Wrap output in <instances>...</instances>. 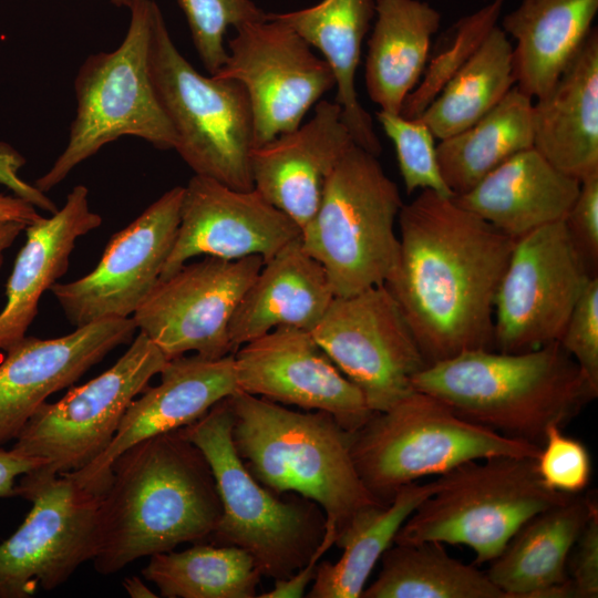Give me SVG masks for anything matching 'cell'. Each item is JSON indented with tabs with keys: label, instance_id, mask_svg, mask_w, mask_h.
<instances>
[{
	"label": "cell",
	"instance_id": "obj_1",
	"mask_svg": "<svg viewBox=\"0 0 598 598\" xmlns=\"http://www.w3.org/2000/svg\"><path fill=\"white\" fill-rule=\"evenodd\" d=\"M384 281L427 365L494 348V300L515 240L453 196L422 189L399 216Z\"/></svg>",
	"mask_w": 598,
	"mask_h": 598
},
{
	"label": "cell",
	"instance_id": "obj_2",
	"mask_svg": "<svg viewBox=\"0 0 598 598\" xmlns=\"http://www.w3.org/2000/svg\"><path fill=\"white\" fill-rule=\"evenodd\" d=\"M221 511L212 468L181 429L141 441L112 465L94 567L112 575L142 557L209 539Z\"/></svg>",
	"mask_w": 598,
	"mask_h": 598
},
{
	"label": "cell",
	"instance_id": "obj_3",
	"mask_svg": "<svg viewBox=\"0 0 598 598\" xmlns=\"http://www.w3.org/2000/svg\"><path fill=\"white\" fill-rule=\"evenodd\" d=\"M412 384L467 421L537 446L549 426L563 427L598 395L558 342L516 353L466 351L426 365Z\"/></svg>",
	"mask_w": 598,
	"mask_h": 598
},
{
	"label": "cell",
	"instance_id": "obj_4",
	"mask_svg": "<svg viewBox=\"0 0 598 598\" xmlns=\"http://www.w3.org/2000/svg\"><path fill=\"white\" fill-rule=\"evenodd\" d=\"M235 448L251 475L280 495L315 502L337 533L378 502L351 454L352 433L323 411L300 412L241 391L229 396Z\"/></svg>",
	"mask_w": 598,
	"mask_h": 598
},
{
	"label": "cell",
	"instance_id": "obj_5",
	"mask_svg": "<svg viewBox=\"0 0 598 598\" xmlns=\"http://www.w3.org/2000/svg\"><path fill=\"white\" fill-rule=\"evenodd\" d=\"M233 423L228 396L181 429L206 457L221 501V516L209 539L246 550L265 577L288 578L320 544L324 513L312 501H282L260 484L235 448Z\"/></svg>",
	"mask_w": 598,
	"mask_h": 598
},
{
	"label": "cell",
	"instance_id": "obj_6",
	"mask_svg": "<svg viewBox=\"0 0 598 598\" xmlns=\"http://www.w3.org/2000/svg\"><path fill=\"white\" fill-rule=\"evenodd\" d=\"M155 0H132L123 42L112 52L86 58L74 80L76 111L69 142L51 168L38 178L44 193L104 145L131 135L158 150H175L176 133L152 76L151 47Z\"/></svg>",
	"mask_w": 598,
	"mask_h": 598
},
{
	"label": "cell",
	"instance_id": "obj_7",
	"mask_svg": "<svg viewBox=\"0 0 598 598\" xmlns=\"http://www.w3.org/2000/svg\"><path fill=\"white\" fill-rule=\"evenodd\" d=\"M540 446L508 437L456 414L441 400L414 390L352 433L357 472L380 503L400 488L443 475L470 461L494 456L536 458Z\"/></svg>",
	"mask_w": 598,
	"mask_h": 598
},
{
	"label": "cell",
	"instance_id": "obj_8",
	"mask_svg": "<svg viewBox=\"0 0 598 598\" xmlns=\"http://www.w3.org/2000/svg\"><path fill=\"white\" fill-rule=\"evenodd\" d=\"M569 496L544 485L536 458L470 461L437 477L435 491L404 522L394 544L465 545L476 565L489 563L524 523Z\"/></svg>",
	"mask_w": 598,
	"mask_h": 598
},
{
	"label": "cell",
	"instance_id": "obj_9",
	"mask_svg": "<svg viewBox=\"0 0 598 598\" xmlns=\"http://www.w3.org/2000/svg\"><path fill=\"white\" fill-rule=\"evenodd\" d=\"M402 205L378 156L353 144L301 230L303 249L324 268L336 297L384 283L399 257L395 221Z\"/></svg>",
	"mask_w": 598,
	"mask_h": 598
},
{
	"label": "cell",
	"instance_id": "obj_10",
	"mask_svg": "<svg viewBox=\"0 0 598 598\" xmlns=\"http://www.w3.org/2000/svg\"><path fill=\"white\" fill-rule=\"evenodd\" d=\"M151 68L182 159L195 175L233 189H252L254 118L246 89L236 80L200 74L176 48L158 6Z\"/></svg>",
	"mask_w": 598,
	"mask_h": 598
},
{
	"label": "cell",
	"instance_id": "obj_11",
	"mask_svg": "<svg viewBox=\"0 0 598 598\" xmlns=\"http://www.w3.org/2000/svg\"><path fill=\"white\" fill-rule=\"evenodd\" d=\"M142 332L106 371L71 388L56 402H44L28 420L11 448L44 465L30 472L55 476L92 463L112 442L130 403L167 362Z\"/></svg>",
	"mask_w": 598,
	"mask_h": 598
},
{
	"label": "cell",
	"instance_id": "obj_12",
	"mask_svg": "<svg viewBox=\"0 0 598 598\" xmlns=\"http://www.w3.org/2000/svg\"><path fill=\"white\" fill-rule=\"evenodd\" d=\"M16 494L32 507L20 527L0 543V598H28L52 590L92 560L99 540L102 494L68 474L20 476Z\"/></svg>",
	"mask_w": 598,
	"mask_h": 598
},
{
	"label": "cell",
	"instance_id": "obj_13",
	"mask_svg": "<svg viewBox=\"0 0 598 598\" xmlns=\"http://www.w3.org/2000/svg\"><path fill=\"white\" fill-rule=\"evenodd\" d=\"M594 275L564 220L515 240L494 300V348L525 352L558 342Z\"/></svg>",
	"mask_w": 598,
	"mask_h": 598
},
{
	"label": "cell",
	"instance_id": "obj_14",
	"mask_svg": "<svg viewBox=\"0 0 598 598\" xmlns=\"http://www.w3.org/2000/svg\"><path fill=\"white\" fill-rule=\"evenodd\" d=\"M310 332L373 412L414 391L413 377L427 365L384 285L334 297Z\"/></svg>",
	"mask_w": 598,
	"mask_h": 598
},
{
	"label": "cell",
	"instance_id": "obj_15",
	"mask_svg": "<svg viewBox=\"0 0 598 598\" xmlns=\"http://www.w3.org/2000/svg\"><path fill=\"white\" fill-rule=\"evenodd\" d=\"M228 58L213 76L240 82L254 118V148L300 126L333 86L332 70L295 30L266 18L235 29Z\"/></svg>",
	"mask_w": 598,
	"mask_h": 598
},
{
	"label": "cell",
	"instance_id": "obj_16",
	"mask_svg": "<svg viewBox=\"0 0 598 598\" xmlns=\"http://www.w3.org/2000/svg\"><path fill=\"white\" fill-rule=\"evenodd\" d=\"M264 265L260 256L228 260L205 256L158 280L132 318L167 358L194 352L207 359L233 353V315Z\"/></svg>",
	"mask_w": 598,
	"mask_h": 598
},
{
	"label": "cell",
	"instance_id": "obj_17",
	"mask_svg": "<svg viewBox=\"0 0 598 598\" xmlns=\"http://www.w3.org/2000/svg\"><path fill=\"white\" fill-rule=\"evenodd\" d=\"M183 194L184 186L171 188L115 233L91 272L51 286V292L75 328L133 316L158 282L171 254Z\"/></svg>",
	"mask_w": 598,
	"mask_h": 598
},
{
	"label": "cell",
	"instance_id": "obj_18",
	"mask_svg": "<svg viewBox=\"0 0 598 598\" xmlns=\"http://www.w3.org/2000/svg\"><path fill=\"white\" fill-rule=\"evenodd\" d=\"M233 354L241 392L327 412L349 432L358 431L373 414L361 390L308 330L278 327L244 343Z\"/></svg>",
	"mask_w": 598,
	"mask_h": 598
},
{
	"label": "cell",
	"instance_id": "obj_19",
	"mask_svg": "<svg viewBox=\"0 0 598 598\" xmlns=\"http://www.w3.org/2000/svg\"><path fill=\"white\" fill-rule=\"evenodd\" d=\"M300 238V227L255 188L237 190L194 175L184 186L176 238L158 280L196 256H260L265 262Z\"/></svg>",
	"mask_w": 598,
	"mask_h": 598
},
{
	"label": "cell",
	"instance_id": "obj_20",
	"mask_svg": "<svg viewBox=\"0 0 598 598\" xmlns=\"http://www.w3.org/2000/svg\"><path fill=\"white\" fill-rule=\"evenodd\" d=\"M159 375L157 385L147 386L130 403L106 450L84 468L65 473L80 486L103 494L112 465L122 453L148 437L195 422L239 391L233 353L220 359L184 354L168 360Z\"/></svg>",
	"mask_w": 598,
	"mask_h": 598
},
{
	"label": "cell",
	"instance_id": "obj_21",
	"mask_svg": "<svg viewBox=\"0 0 598 598\" xmlns=\"http://www.w3.org/2000/svg\"><path fill=\"white\" fill-rule=\"evenodd\" d=\"M136 330L132 317L104 319L54 339L24 337L9 348L0 363V445L18 437L49 395L130 343Z\"/></svg>",
	"mask_w": 598,
	"mask_h": 598
},
{
	"label": "cell",
	"instance_id": "obj_22",
	"mask_svg": "<svg viewBox=\"0 0 598 598\" xmlns=\"http://www.w3.org/2000/svg\"><path fill=\"white\" fill-rule=\"evenodd\" d=\"M353 144L340 105L319 101L306 124L251 150L254 188L302 230L320 205L328 178Z\"/></svg>",
	"mask_w": 598,
	"mask_h": 598
},
{
	"label": "cell",
	"instance_id": "obj_23",
	"mask_svg": "<svg viewBox=\"0 0 598 598\" xmlns=\"http://www.w3.org/2000/svg\"><path fill=\"white\" fill-rule=\"evenodd\" d=\"M597 508L594 492H582L537 513L489 561L486 575L505 598H577L567 573L568 557Z\"/></svg>",
	"mask_w": 598,
	"mask_h": 598
},
{
	"label": "cell",
	"instance_id": "obj_24",
	"mask_svg": "<svg viewBox=\"0 0 598 598\" xmlns=\"http://www.w3.org/2000/svg\"><path fill=\"white\" fill-rule=\"evenodd\" d=\"M534 145L578 181L598 171V31L594 27L554 85L533 102Z\"/></svg>",
	"mask_w": 598,
	"mask_h": 598
},
{
	"label": "cell",
	"instance_id": "obj_25",
	"mask_svg": "<svg viewBox=\"0 0 598 598\" xmlns=\"http://www.w3.org/2000/svg\"><path fill=\"white\" fill-rule=\"evenodd\" d=\"M579 187L580 181L560 172L530 147L509 157L453 199L516 240L564 220Z\"/></svg>",
	"mask_w": 598,
	"mask_h": 598
},
{
	"label": "cell",
	"instance_id": "obj_26",
	"mask_svg": "<svg viewBox=\"0 0 598 598\" xmlns=\"http://www.w3.org/2000/svg\"><path fill=\"white\" fill-rule=\"evenodd\" d=\"M87 196L89 189L76 185L62 208L25 227V244L8 279L7 302L0 312L1 350L25 337L42 293L66 272L78 238L102 224V217L90 210Z\"/></svg>",
	"mask_w": 598,
	"mask_h": 598
},
{
	"label": "cell",
	"instance_id": "obj_27",
	"mask_svg": "<svg viewBox=\"0 0 598 598\" xmlns=\"http://www.w3.org/2000/svg\"><path fill=\"white\" fill-rule=\"evenodd\" d=\"M336 297L324 268L301 238L264 262L241 297L229 324L233 353L278 327L311 331Z\"/></svg>",
	"mask_w": 598,
	"mask_h": 598
},
{
	"label": "cell",
	"instance_id": "obj_28",
	"mask_svg": "<svg viewBox=\"0 0 598 598\" xmlns=\"http://www.w3.org/2000/svg\"><path fill=\"white\" fill-rule=\"evenodd\" d=\"M268 16L290 27L322 53L334 76L342 122L354 144L379 156L380 140L355 89L362 41L375 16V1L322 0L302 10Z\"/></svg>",
	"mask_w": 598,
	"mask_h": 598
},
{
	"label": "cell",
	"instance_id": "obj_29",
	"mask_svg": "<svg viewBox=\"0 0 598 598\" xmlns=\"http://www.w3.org/2000/svg\"><path fill=\"white\" fill-rule=\"evenodd\" d=\"M598 0H520L502 19L515 41V85L532 99L557 81L591 31Z\"/></svg>",
	"mask_w": 598,
	"mask_h": 598
},
{
	"label": "cell",
	"instance_id": "obj_30",
	"mask_svg": "<svg viewBox=\"0 0 598 598\" xmlns=\"http://www.w3.org/2000/svg\"><path fill=\"white\" fill-rule=\"evenodd\" d=\"M368 40L365 86L380 111L400 114L424 72L441 13L421 0H375Z\"/></svg>",
	"mask_w": 598,
	"mask_h": 598
},
{
	"label": "cell",
	"instance_id": "obj_31",
	"mask_svg": "<svg viewBox=\"0 0 598 598\" xmlns=\"http://www.w3.org/2000/svg\"><path fill=\"white\" fill-rule=\"evenodd\" d=\"M436 488V480L403 486L385 505L358 513L337 533L334 544L342 549L338 561L318 564L309 598H359L367 580L410 515Z\"/></svg>",
	"mask_w": 598,
	"mask_h": 598
},
{
	"label": "cell",
	"instance_id": "obj_32",
	"mask_svg": "<svg viewBox=\"0 0 598 598\" xmlns=\"http://www.w3.org/2000/svg\"><path fill=\"white\" fill-rule=\"evenodd\" d=\"M533 145V99L514 85L472 126L441 140L436 157L441 176L455 196Z\"/></svg>",
	"mask_w": 598,
	"mask_h": 598
},
{
	"label": "cell",
	"instance_id": "obj_33",
	"mask_svg": "<svg viewBox=\"0 0 598 598\" xmlns=\"http://www.w3.org/2000/svg\"><path fill=\"white\" fill-rule=\"evenodd\" d=\"M361 598H505L473 565L464 564L442 543L394 544L381 557L378 578Z\"/></svg>",
	"mask_w": 598,
	"mask_h": 598
},
{
	"label": "cell",
	"instance_id": "obj_34",
	"mask_svg": "<svg viewBox=\"0 0 598 598\" xmlns=\"http://www.w3.org/2000/svg\"><path fill=\"white\" fill-rule=\"evenodd\" d=\"M514 85L513 44L496 25L419 118L444 140L481 120Z\"/></svg>",
	"mask_w": 598,
	"mask_h": 598
},
{
	"label": "cell",
	"instance_id": "obj_35",
	"mask_svg": "<svg viewBox=\"0 0 598 598\" xmlns=\"http://www.w3.org/2000/svg\"><path fill=\"white\" fill-rule=\"evenodd\" d=\"M142 575L165 598H254L262 577L246 550L202 543L151 556Z\"/></svg>",
	"mask_w": 598,
	"mask_h": 598
},
{
	"label": "cell",
	"instance_id": "obj_36",
	"mask_svg": "<svg viewBox=\"0 0 598 598\" xmlns=\"http://www.w3.org/2000/svg\"><path fill=\"white\" fill-rule=\"evenodd\" d=\"M503 3L504 0H493L453 24L442 49L424 69L422 80L404 100L400 112L402 116L417 118L423 113L497 25Z\"/></svg>",
	"mask_w": 598,
	"mask_h": 598
},
{
	"label": "cell",
	"instance_id": "obj_37",
	"mask_svg": "<svg viewBox=\"0 0 598 598\" xmlns=\"http://www.w3.org/2000/svg\"><path fill=\"white\" fill-rule=\"evenodd\" d=\"M375 115L394 145L406 193L431 189L444 196H453L441 176L435 137L427 125L419 117L406 118L384 111H378Z\"/></svg>",
	"mask_w": 598,
	"mask_h": 598
},
{
	"label": "cell",
	"instance_id": "obj_38",
	"mask_svg": "<svg viewBox=\"0 0 598 598\" xmlns=\"http://www.w3.org/2000/svg\"><path fill=\"white\" fill-rule=\"evenodd\" d=\"M185 13L193 43L210 75L217 73L228 58L224 45L229 27L235 29L266 18L251 0H177Z\"/></svg>",
	"mask_w": 598,
	"mask_h": 598
},
{
	"label": "cell",
	"instance_id": "obj_39",
	"mask_svg": "<svg viewBox=\"0 0 598 598\" xmlns=\"http://www.w3.org/2000/svg\"><path fill=\"white\" fill-rule=\"evenodd\" d=\"M536 468L545 486L569 495L582 493L591 477V460L586 445L565 434L558 425L546 430Z\"/></svg>",
	"mask_w": 598,
	"mask_h": 598
},
{
	"label": "cell",
	"instance_id": "obj_40",
	"mask_svg": "<svg viewBox=\"0 0 598 598\" xmlns=\"http://www.w3.org/2000/svg\"><path fill=\"white\" fill-rule=\"evenodd\" d=\"M558 343L598 386V276L589 280L577 300Z\"/></svg>",
	"mask_w": 598,
	"mask_h": 598
},
{
	"label": "cell",
	"instance_id": "obj_41",
	"mask_svg": "<svg viewBox=\"0 0 598 598\" xmlns=\"http://www.w3.org/2000/svg\"><path fill=\"white\" fill-rule=\"evenodd\" d=\"M564 224L594 275L598 267V171L580 181L579 192Z\"/></svg>",
	"mask_w": 598,
	"mask_h": 598
},
{
	"label": "cell",
	"instance_id": "obj_42",
	"mask_svg": "<svg viewBox=\"0 0 598 598\" xmlns=\"http://www.w3.org/2000/svg\"><path fill=\"white\" fill-rule=\"evenodd\" d=\"M567 573L577 598L598 597V508L592 512L571 548Z\"/></svg>",
	"mask_w": 598,
	"mask_h": 598
},
{
	"label": "cell",
	"instance_id": "obj_43",
	"mask_svg": "<svg viewBox=\"0 0 598 598\" xmlns=\"http://www.w3.org/2000/svg\"><path fill=\"white\" fill-rule=\"evenodd\" d=\"M337 538V527L326 520V532L312 553L309 561L292 576L285 579H276L271 590L258 595L261 598H300L303 597L307 586L313 580L318 561L328 549L334 545Z\"/></svg>",
	"mask_w": 598,
	"mask_h": 598
},
{
	"label": "cell",
	"instance_id": "obj_44",
	"mask_svg": "<svg viewBox=\"0 0 598 598\" xmlns=\"http://www.w3.org/2000/svg\"><path fill=\"white\" fill-rule=\"evenodd\" d=\"M43 465L41 460L0 447V497L17 496L16 485L20 476Z\"/></svg>",
	"mask_w": 598,
	"mask_h": 598
},
{
	"label": "cell",
	"instance_id": "obj_45",
	"mask_svg": "<svg viewBox=\"0 0 598 598\" xmlns=\"http://www.w3.org/2000/svg\"><path fill=\"white\" fill-rule=\"evenodd\" d=\"M41 217L32 203L25 198L0 194V220L18 221L29 226Z\"/></svg>",
	"mask_w": 598,
	"mask_h": 598
},
{
	"label": "cell",
	"instance_id": "obj_46",
	"mask_svg": "<svg viewBox=\"0 0 598 598\" xmlns=\"http://www.w3.org/2000/svg\"><path fill=\"white\" fill-rule=\"evenodd\" d=\"M27 225L18 221L0 220V267L3 262V251L9 248Z\"/></svg>",
	"mask_w": 598,
	"mask_h": 598
},
{
	"label": "cell",
	"instance_id": "obj_47",
	"mask_svg": "<svg viewBox=\"0 0 598 598\" xmlns=\"http://www.w3.org/2000/svg\"><path fill=\"white\" fill-rule=\"evenodd\" d=\"M123 587L127 595L132 598H154L158 597L152 589H150L144 581L137 577L132 576L123 580Z\"/></svg>",
	"mask_w": 598,
	"mask_h": 598
},
{
	"label": "cell",
	"instance_id": "obj_48",
	"mask_svg": "<svg viewBox=\"0 0 598 598\" xmlns=\"http://www.w3.org/2000/svg\"><path fill=\"white\" fill-rule=\"evenodd\" d=\"M112 4H114L115 7H118V8H122V7H126V8H130L131 3H132V0H110Z\"/></svg>",
	"mask_w": 598,
	"mask_h": 598
},
{
	"label": "cell",
	"instance_id": "obj_49",
	"mask_svg": "<svg viewBox=\"0 0 598 598\" xmlns=\"http://www.w3.org/2000/svg\"><path fill=\"white\" fill-rule=\"evenodd\" d=\"M482 1H487V0H482Z\"/></svg>",
	"mask_w": 598,
	"mask_h": 598
}]
</instances>
